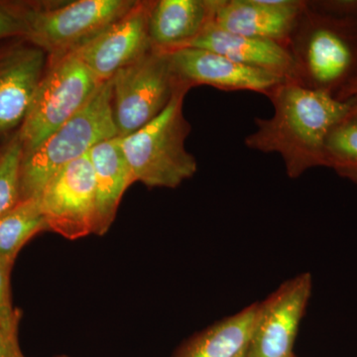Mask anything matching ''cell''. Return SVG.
<instances>
[{"instance_id":"3","label":"cell","mask_w":357,"mask_h":357,"mask_svg":"<svg viewBox=\"0 0 357 357\" xmlns=\"http://www.w3.org/2000/svg\"><path fill=\"white\" fill-rule=\"evenodd\" d=\"M189 86L181 84L165 109L139 130L121 138L124 157L135 182L148 188L175 189L198 171L185 149L191 124L184 115Z\"/></svg>"},{"instance_id":"12","label":"cell","mask_w":357,"mask_h":357,"mask_svg":"<svg viewBox=\"0 0 357 357\" xmlns=\"http://www.w3.org/2000/svg\"><path fill=\"white\" fill-rule=\"evenodd\" d=\"M178 83L192 88L210 86L225 91L268 93L286 79L267 70L239 64L204 49L184 48L168 52Z\"/></svg>"},{"instance_id":"5","label":"cell","mask_w":357,"mask_h":357,"mask_svg":"<svg viewBox=\"0 0 357 357\" xmlns=\"http://www.w3.org/2000/svg\"><path fill=\"white\" fill-rule=\"evenodd\" d=\"M133 0H77L57 7L25 6L24 38L56 61L77 51L130 10Z\"/></svg>"},{"instance_id":"28","label":"cell","mask_w":357,"mask_h":357,"mask_svg":"<svg viewBox=\"0 0 357 357\" xmlns=\"http://www.w3.org/2000/svg\"><path fill=\"white\" fill-rule=\"evenodd\" d=\"M55 357H70V356H65V354H63V356H57Z\"/></svg>"},{"instance_id":"25","label":"cell","mask_w":357,"mask_h":357,"mask_svg":"<svg viewBox=\"0 0 357 357\" xmlns=\"http://www.w3.org/2000/svg\"><path fill=\"white\" fill-rule=\"evenodd\" d=\"M357 98V73L354 79L338 93L335 98L342 102H349Z\"/></svg>"},{"instance_id":"27","label":"cell","mask_w":357,"mask_h":357,"mask_svg":"<svg viewBox=\"0 0 357 357\" xmlns=\"http://www.w3.org/2000/svg\"><path fill=\"white\" fill-rule=\"evenodd\" d=\"M246 349H248V347H246ZM245 354H246V349H244V351L243 352H241V354H239L238 356H237L236 357H245Z\"/></svg>"},{"instance_id":"24","label":"cell","mask_w":357,"mask_h":357,"mask_svg":"<svg viewBox=\"0 0 357 357\" xmlns=\"http://www.w3.org/2000/svg\"><path fill=\"white\" fill-rule=\"evenodd\" d=\"M0 357H25L17 338L8 337L2 331H0Z\"/></svg>"},{"instance_id":"19","label":"cell","mask_w":357,"mask_h":357,"mask_svg":"<svg viewBox=\"0 0 357 357\" xmlns=\"http://www.w3.org/2000/svg\"><path fill=\"white\" fill-rule=\"evenodd\" d=\"M326 163L338 176L357 185V112L351 109L328 134Z\"/></svg>"},{"instance_id":"10","label":"cell","mask_w":357,"mask_h":357,"mask_svg":"<svg viewBox=\"0 0 357 357\" xmlns=\"http://www.w3.org/2000/svg\"><path fill=\"white\" fill-rule=\"evenodd\" d=\"M154 1H136L121 20L73 52L102 83L152 50L148 21Z\"/></svg>"},{"instance_id":"7","label":"cell","mask_w":357,"mask_h":357,"mask_svg":"<svg viewBox=\"0 0 357 357\" xmlns=\"http://www.w3.org/2000/svg\"><path fill=\"white\" fill-rule=\"evenodd\" d=\"M112 114L119 137L153 121L172 100L181 84L168 52L152 49L112 77Z\"/></svg>"},{"instance_id":"1","label":"cell","mask_w":357,"mask_h":357,"mask_svg":"<svg viewBox=\"0 0 357 357\" xmlns=\"http://www.w3.org/2000/svg\"><path fill=\"white\" fill-rule=\"evenodd\" d=\"M274 107L270 119L256 117L255 132L245 146L263 153H278L291 178L310 169L326 167V142L335 126L351 112V102L285 81L267 95Z\"/></svg>"},{"instance_id":"9","label":"cell","mask_w":357,"mask_h":357,"mask_svg":"<svg viewBox=\"0 0 357 357\" xmlns=\"http://www.w3.org/2000/svg\"><path fill=\"white\" fill-rule=\"evenodd\" d=\"M312 290V275L294 277L259 303L245 357H294Z\"/></svg>"},{"instance_id":"29","label":"cell","mask_w":357,"mask_h":357,"mask_svg":"<svg viewBox=\"0 0 357 357\" xmlns=\"http://www.w3.org/2000/svg\"><path fill=\"white\" fill-rule=\"evenodd\" d=\"M294 357H295V356H294Z\"/></svg>"},{"instance_id":"20","label":"cell","mask_w":357,"mask_h":357,"mask_svg":"<svg viewBox=\"0 0 357 357\" xmlns=\"http://www.w3.org/2000/svg\"><path fill=\"white\" fill-rule=\"evenodd\" d=\"M23 156L24 150L16 132L0 152V217L21 201Z\"/></svg>"},{"instance_id":"22","label":"cell","mask_w":357,"mask_h":357,"mask_svg":"<svg viewBox=\"0 0 357 357\" xmlns=\"http://www.w3.org/2000/svg\"><path fill=\"white\" fill-rule=\"evenodd\" d=\"M26 4L0 2V42L24 38Z\"/></svg>"},{"instance_id":"14","label":"cell","mask_w":357,"mask_h":357,"mask_svg":"<svg viewBox=\"0 0 357 357\" xmlns=\"http://www.w3.org/2000/svg\"><path fill=\"white\" fill-rule=\"evenodd\" d=\"M185 47L215 52L239 64L267 70L286 81L294 79L295 65L287 47L271 40L225 31L213 21Z\"/></svg>"},{"instance_id":"18","label":"cell","mask_w":357,"mask_h":357,"mask_svg":"<svg viewBox=\"0 0 357 357\" xmlns=\"http://www.w3.org/2000/svg\"><path fill=\"white\" fill-rule=\"evenodd\" d=\"M48 230L39 199H26L0 217V263L11 270L21 248L39 232Z\"/></svg>"},{"instance_id":"21","label":"cell","mask_w":357,"mask_h":357,"mask_svg":"<svg viewBox=\"0 0 357 357\" xmlns=\"http://www.w3.org/2000/svg\"><path fill=\"white\" fill-rule=\"evenodd\" d=\"M9 274L10 270L0 263V331L8 337L17 338L20 314L11 303Z\"/></svg>"},{"instance_id":"13","label":"cell","mask_w":357,"mask_h":357,"mask_svg":"<svg viewBox=\"0 0 357 357\" xmlns=\"http://www.w3.org/2000/svg\"><path fill=\"white\" fill-rule=\"evenodd\" d=\"M306 1L217 0L213 22L225 31L287 47Z\"/></svg>"},{"instance_id":"8","label":"cell","mask_w":357,"mask_h":357,"mask_svg":"<svg viewBox=\"0 0 357 357\" xmlns=\"http://www.w3.org/2000/svg\"><path fill=\"white\" fill-rule=\"evenodd\" d=\"M38 199L48 230L70 241L95 234L96 180L89 154L59 170Z\"/></svg>"},{"instance_id":"16","label":"cell","mask_w":357,"mask_h":357,"mask_svg":"<svg viewBox=\"0 0 357 357\" xmlns=\"http://www.w3.org/2000/svg\"><path fill=\"white\" fill-rule=\"evenodd\" d=\"M96 180V236H105L116 217L122 197L134 181L121 138L102 141L89 152Z\"/></svg>"},{"instance_id":"11","label":"cell","mask_w":357,"mask_h":357,"mask_svg":"<svg viewBox=\"0 0 357 357\" xmlns=\"http://www.w3.org/2000/svg\"><path fill=\"white\" fill-rule=\"evenodd\" d=\"M25 38L0 45V138L20 130L48 60Z\"/></svg>"},{"instance_id":"6","label":"cell","mask_w":357,"mask_h":357,"mask_svg":"<svg viewBox=\"0 0 357 357\" xmlns=\"http://www.w3.org/2000/svg\"><path fill=\"white\" fill-rule=\"evenodd\" d=\"M102 84L73 53L48 61L18 130L24 154L35 149L76 114Z\"/></svg>"},{"instance_id":"23","label":"cell","mask_w":357,"mask_h":357,"mask_svg":"<svg viewBox=\"0 0 357 357\" xmlns=\"http://www.w3.org/2000/svg\"><path fill=\"white\" fill-rule=\"evenodd\" d=\"M307 6L314 11L332 17L357 20V0L307 1Z\"/></svg>"},{"instance_id":"26","label":"cell","mask_w":357,"mask_h":357,"mask_svg":"<svg viewBox=\"0 0 357 357\" xmlns=\"http://www.w3.org/2000/svg\"><path fill=\"white\" fill-rule=\"evenodd\" d=\"M349 102H351L352 112H357V98H354V100H349Z\"/></svg>"},{"instance_id":"4","label":"cell","mask_w":357,"mask_h":357,"mask_svg":"<svg viewBox=\"0 0 357 357\" xmlns=\"http://www.w3.org/2000/svg\"><path fill=\"white\" fill-rule=\"evenodd\" d=\"M117 136L109 79L69 121L24 154L21 167V201L38 199L59 170L88 155L98 143Z\"/></svg>"},{"instance_id":"2","label":"cell","mask_w":357,"mask_h":357,"mask_svg":"<svg viewBox=\"0 0 357 357\" xmlns=\"http://www.w3.org/2000/svg\"><path fill=\"white\" fill-rule=\"evenodd\" d=\"M288 50L295 65L293 83L335 98L357 73V20L325 15L306 1Z\"/></svg>"},{"instance_id":"15","label":"cell","mask_w":357,"mask_h":357,"mask_svg":"<svg viewBox=\"0 0 357 357\" xmlns=\"http://www.w3.org/2000/svg\"><path fill=\"white\" fill-rule=\"evenodd\" d=\"M215 7L217 0L154 1L148 21L152 48L163 52L184 48L213 21Z\"/></svg>"},{"instance_id":"17","label":"cell","mask_w":357,"mask_h":357,"mask_svg":"<svg viewBox=\"0 0 357 357\" xmlns=\"http://www.w3.org/2000/svg\"><path fill=\"white\" fill-rule=\"evenodd\" d=\"M258 307L255 303L197 333L173 357H236L248 347Z\"/></svg>"}]
</instances>
